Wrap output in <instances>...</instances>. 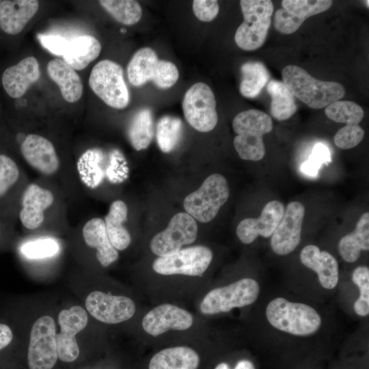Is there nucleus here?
Listing matches in <instances>:
<instances>
[{"instance_id": "obj_1", "label": "nucleus", "mask_w": 369, "mask_h": 369, "mask_svg": "<svg viewBox=\"0 0 369 369\" xmlns=\"http://www.w3.org/2000/svg\"><path fill=\"white\" fill-rule=\"evenodd\" d=\"M10 308L19 324L23 342L26 345L28 368L53 369L58 360L57 303L38 302L29 310L24 303H12Z\"/></svg>"}, {"instance_id": "obj_2", "label": "nucleus", "mask_w": 369, "mask_h": 369, "mask_svg": "<svg viewBox=\"0 0 369 369\" xmlns=\"http://www.w3.org/2000/svg\"><path fill=\"white\" fill-rule=\"evenodd\" d=\"M72 290L90 317L103 327H115L138 316L132 295L105 282H72Z\"/></svg>"}, {"instance_id": "obj_3", "label": "nucleus", "mask_w": 369, "mask_h": 369, "mask_svg": "<svg viewBox=\"0 0 369 369\" xmlns=\"http://www.w3.org/2000/svg\"><path fill=\"white\" fill-rule=\"evenodd\" d=\"M57 348L58 360L67 364L77 361L81 344L85 339H104L103 327L94 321L77 301L57 304Z\"/></svg>"}, {"instance_id": "obj_4", "label": "nucleus", "mask_w": 369, "mask_h": 369, "mask_svg": "<svg viewBox=\"0 0 369 369\" xmlns=\"http://www.w3.org/2000/svg\"><path fill=\"white\" fill-rule=\"evenodd\" d=\"M139 329L148 339H184L196 333L198 318L178 303L163 301L138 318Z\"/></svg>"}, {"instance_id": "obj_5", "label": "nucleus", "mask_w": 369, "mask_h": 369, "mask_svg": "<svg viewBox=\"0 0 369 369\" xmlns=\"http://www.w3.org/2000/svg\"><path fill=\"white\" fill-rule=\"evenodd\" d=\"M283 83L295 96L312 109H322L339 100L345 94L343 85L335 81H325L312 77L295 65L284 67Z\"/></svg>"}, {"instance_id": "obj_6", "label": "nucleus", "mask_w": 369, "mask_h": 369, "mask_svg": "<svg viewBox=\"0 0 369 369\" xmlns=\"http://www.w3.org/2000/svg\"><path fill=\"white\" fill-rule=\"evenodd\" d=\"M260 292L258 283L249 277L242 278L228 285L212 288L197 299L200 316H212L226 313L254 303Z\"/></svg>"}, {"instance_id": "obj_7", "label": "nucleus", "mask_w": 369, "mask_h": 369, "mask_svg": "<svg viewBox=\"0 0 369 369\" xmlns=\"http://www.w3.org/2000/svg\"><path fill=\"white\" fill-rule=\"evenodd\" d=\"M266 317L274 328L298 336L314 333L322 323L320 316L312 307L282 297L275 298L269 303Z\"/></svg>"}, {"instance_id": "obj_8", "label": "nucleus", "mask_w": 369, "mask_h": 369, "mask_svg": "<svg viewBox=\"0 0 369 369\" xmlns=\"http://www.w3.org/2000/svg\"><path fill=\"white\" fill-rule=\"evenodd\" d=\"M234 146L241 159L258 161L265 155L262 137L273 129L271 118L258 109H249L238 113L232 121Z\"/></svg>"}, {"instance_id": "obj_9", "label": "nucleus", "mask_w": 369, "mask_h": 369, "mask_svg": "<svg viewBox=\"0 0 369 369\" xmlns=\"http://www.w3.org/2000/svg\"><path fill=\"white\" fill-rule=\"evenodd\" d=\"M213 258L212 250L205 245L182 248L166 256L157 257L152 270L163 278L200 279L208 270Z\"/></svg>"}, {"instance_id": "obj_10", "label": "nucleus", "mask_w": 369, "mask_h": 369, "mask_svg": "<svg viewBox=\"0 0 369 369\" xmlns=\"http://www.w3.org/2000/svg\"><path fill=\"white\" fill-rule=\"evenodd\" d=\"M127 75L134 86L139 87L152 81L157 87L167 89L176 83L179 72L174 63L159 59L152 49L144 47L136 51L130 60Z\"/></svg>"}, {"instance_id": "obj_11", "label": "nucleus", "mask_w": 369, "mask_h": 369, "mask_svg": "<svg viewBox=\"0 0 369 369\" xmlns=\"http://www.w3.org/2000/svg\"><path fill=\"white\" fill-rule=\"evenodd\" d=\"M240 6L244 20L236 31L234 41L243 50H256L267 37L273 4L270 0H241Z\"/></svg>"}, {"instance_id": "obj_12", "label": "nucleus", "mask_w": 369, "mask_h": 369, "mask_svg": "<svg viewBox=\"0 0 369 369\" xmlns=\"http://www.w3.org/2000/svg\"><path fill=\"white\" fill-rule=\"evenodd\" d=\"M229 195V187L225 177L219 174H213L205 179L197 190L184 198V208L195 219L208 223L216 217Z\"/></svg>"}, {"instance_id": "obj_13", "label": "nucleus", "mask_w": 369, "mask_h": 369, "mask_svg": "<svg viewBox=\"0 0 369 369\" xmlns=\"http://www.w3.org/2000/svg\"><path fill=\"white\" fill-rule=\"evenodd\" d=\"M89 85L94 94L112 108L124 109L129 103L123 69L113 61L103 59L98 62L91 71Z\"/></svg>"}, {"instance_id": "obj_14", "label": "nucleus", "mask_w": 369, "mask_h": 369, "mask_svg": "<svg viewBox=\"0 0 369 369\" xmlns=\"http://www.w3.org/2000/svg\"><path fill=\"white\" fill-rule=\"evenodd\" d=\"M182 110L187 122L200 132H209L217 124L215 95L204 83H196L186 92L182 100Z\"/></svg>"}, {"instance_id": "obj_15", "label": "nucleus", "mask_w": 369, "mask_h": 369, "mask_svg": "<svg viewBox=\"0 0 369 369\" xmlns=\"http://www.w3.org/2000/svg\"><path fill=\"white\" fill-rule=\"evenodd\" d=\"M195 219L187 213L172 217L167 227L154 235L150 241L151 251L157 257L173 254L183 246L193 243L197 236Z\"/></svg>"}, {"instance_id": "obj_16", "label": "nucleus", "mask_w": 369, "mask_h": 369, "mask_svg": "<svg viewBox=\"0 0 369 369\" xmlns=\"http://www.w3.org/2000/svg\"><path fill=\"white\" fill-rule=\"evenodd\" d=\"M305 213V206L298 201L287 205L281 221L271 235V247L275 254L288 255L299 245Z\"/></svg>"}, {"instance_id": "obj_17", "label": "nucleus", "mask_w": 369, "mask_h": 369, "mask_svg": "<svg viewBox=\"0 0 369 369\" xmlns=\"http://www.w3.org/2000/svg\"><path fill=\"white\" fill-rule=\"evenodd\" d=\"M331 0H284L274 15V27L283 34L295 33L308 18L327 10Z\"/></svg>"}, {"instance_id": "obj_18", "label": "nucleus", "mask_w": 369, "mask_h": 369, "mask_svg": "<svg viewBox=\"0 0 369 369\" xmlns=\"http://www.w3.org/2000/svg\"><path fill=\"white\" fill-rule=\"evenodd\" d=\"M284 213V204L277 200L269 202L258 218H246L237 226L236 233L244 244L253 243L258 236H271Z\"/></svg>"}, {"instance_id": "obj_19", "label": "nucleus", "mask_w": 369, "mask_h": 369, "mask_svg": "<svg viewBox=\"0 0 369 369\" xmlns=\"http://www.w3.org/2000/svg\"><path fill=\"white\" fill-rule=\"evenodd\" d=\"M21 153L32 167L44 175H52L59 169V161L53 144L36 134L27 135L20 146Z\"/></svg>"}, {"instance_id": "obj_20", "label": "nucleus", "mask_w": 369, "mask_h": 369, "mask_svg": "<svg viewBox=\"0 0 369 369\" xmlns=\"http://www.w3.org/2000/svg\"><path fill=\"white\" fill-rule=\"evenodd\" d=\"M200 364L201 355L191 344H176L157 351L148 369H198Z\"/></svg>"}, {"instance_id": "obj_21", "label": "nucleus", "mask_w": 369, "mask_h": 369, "mask_svg": "<svg viewBox=\"0 0 369 369\" xmlns=\"http://www.w3.org/2000/svg\"><path fill=\"white\" fill-rule=\"evenodd\" d=\"M54 202L53 193L38 184H31L22 197L19 218L23 226L28 230L39 228L44 220V210Z\"/></svg>"}, {"instance_id": "obj_22", "label": "nucleus", "mask_w": 369, "mask_h": 369, "mask_svg": "<svg viewBox=\"0 0 369 369\" xmlns=\"http://www.w3.org/2000/svg\"><path fill=\"white\" fill-rule=\"evenodd\" d=\"M40 76L38 60L34 57L29 56L5 69L2 74V85L8 96L18 98L39 79Z\"/></svg>"}, {"instance_id": "obj_23", "label": "nucleus", "mask_w": 369, "mask_h": 369, "mask_svg": "<svg viewBox=\"0 0 369 369\" xmlns=\"http://www.w3.org/2000/svg\"><path fill=\"white\" fill-rule=\"evenodd\" d=\"M302 264L318 275L320 285L326 289L334 288L338 282V264L328 251H320L314 245H308L300 254Z\"/></svg>"}, {"instance_id": "obj_24", "label": "nucleus", "mask_w": 369, "mask_h": 369, "mask_svg": "<svg viewBox=\"0 0 369 369\" xmlns=\"http://www.w3.org/2000/svg\"><path fill=\"white\" fill-rule=\"evenodd\" d=\"M85 245L95 250L99 264L107 268L119 258V252L113 247L107 234L104 220L96 217L88 221L82 230Z\"/></svg>"}, {"instance_id": "obj_25", "label": "nucleus", "mask_w": 369, "mask_h": 369, "mask_svg": "<svg viewBox=\"0 0 369 369\" xmlns=\"http://www.w3.org/2000/svg\"><path fill=\"white\" fill-rule=\"evenodd\" d=\"M39 2L36 0H5L0 2V28L10 35L19 33L36 14Z\"/></svg>"}, {"instance_id": "obj_26", "label": "nucleus", "mask_w": 369, "mask_h": 369, "mask_svg": "<svg viewBox=\"0 0 369 369\" xmlns=\"http://www.w3.org/2000/svg\"><path fill=\"white\" fill-rule=\"evenodd\" d=\"M47 72L50 78L59 86L63 98L68 102L78 101L83 94V83L76 71L59 58L49 61Z\"/></svg>"}, {"instance_id": "obj_27", "label": "nucleus", "mask_w": 369, "mask_h": 369, "mask_svg": "<svg viewBox=\"0 0 369 369\" xmlns=\"http://www.w3.org/2000/svg\"><path fill=\"white\" fill-rule=\"evenodd\" d=\"M101 51L100 42L94 36L83 35L68 41L63 60L74 70L86 68Z\"/></svg>"}, {"instance_id": "obj_28", "label": "nucleus", "mask_w": 369, "mask_h": 369, "mask_svg": "<svg viewBox=\"0 0 369 369\" xmlns=\"http://www.w3.org/2000/svg\"><path fill=\"white\" fill-rule=\"evenodd\" d=\"M127 215L126 204L122 200H115L111 203L104 221L109 240L118 251L126 249L131 243V234L123 226Z\"/></svg>"}, {"instance_id": "obj_29", "label": "nucleus", "mask_w": 369, "mask_h": 369, "mask_svg": "<svg viewBox=\"0 0 369 369\" xmlns=\"http://www.w3.org/2000/svg\"><path fill=\"white\" fill-rule=\"evenodd\" d=\"M369 249V213H364L356 223L353 232L344 236L338 243V251L347 262L358 260L361 250Z\"/></svg>"}, {"instance_id": "obj_30", "label": "nucleus", "mask_w": 369, "mask_h": 369, "mask_svg": "<svg viewBox=\"0 0 369 369\" xmlns=\"http://www.w3.org/2000/svg\"><path fill=\"white\" fill-rule=\"evenodd\" d=\"M267 92L271 97V114L278 121L292 117L297 111L295 97L282 81L271 80L267 84Z\"/></svg>"}, {"instance_id": "obj_31", "label": "nucleus", "mask_w": 369, "mask_h": 369, "mask_svg": "<svg viewBox=\"0 0 369 369\" xmlns=\"http://www.w3.org/2000/svg\"><path fill=\"white\" fill-rule=\"evenodd\" d=\"M154 134V120L151 111L144 108L137 111L128 128V137L136 150L147 148Z\"/></svg>"}, {"instance_id": "obj_32", "label": "nucleus", "mask_w": 369, "mask_h": 369, "mask_svg": "<svg viewBox=\"0 0 369 369\" xmlns=\"http://www.w3.org/2000/svg\"><path fill=\"white\" fill-rule=\"evenodd\" d=\"M242 80L240 92L246 98H255L267 83L270 75L265 66L259 62H249L241 67Z\"/></svg>"}, {"instance_id": "obj_33", "label": "nucleus", "mask_w": 369, "mask_h": 369, "mask_svg": "<svg viewBox=\"0 0 369 369\" xmlns=\"http://www.w3.org/2000/svg\"><path fill=\"white\" fill-rule=\"evenodd\" d=\"M182 133V122L178 118L165 115L156 124V138L157 144L163 152L168 153L178 146Z\"/></svg>"}, {"instance_id": "obj_34", "label": "nucleus", "mask_w": 369, "mask_h": 369, "mask_svg": "<svg viewBox=\"0 0 369 369\" xmlns=\"http://www.w3.org/2000/svg\"><path fill=\"white\" fill-rule=\"evenodd\" d=\"M100 4L117 21L126 25L137 23L142 16V8L133 0H101Z\"/></svg>"}, {"instance_id": "obj_35", "label": "nucleus", "mask_w": 369, "mask_h": 369, "mask_svg": "<svg viewBox=\"0 0 369 369\" xmlns=\"http://www.w3.org/2000/svg\"><path fill=\"white\" fill-rule=\"evenodd\" d=\"M23 342L20 326L10 308L0 314V356Z\"/></svg>"}, {"instance_id": "obj_36", "label": "nucleus", "mask_w": 369, "mask_h": 369, "mask_svg": "<svg viewBox=\"0 0 369 369\" xmlns=\"http://www.w3.org/2000/svg\"><path fill=\"white\" fill-rule=\"evenodd\" d=\"M325 113L329 119L346 124H359L364 115L362 107L350 100L333 102L325 107Z\"/></svg>"}, {"instance_id": "obj_37", "label": "nucleus", "mask_w": 369, "mask_h": 369, "mask_svg": "<svg viewBox=\"0 0 369 369\" xmlns=\"http://www.w3.org/2000/svg\"><path fill=\"white\" fill-rule=\"evenodd\" d=\"M59 245L51 238H42L24 243L20 253L24 258L31 260H40L52 258L59 253Z\"/></svg>"}, {"instance_id": "obj_38", "label": "nucleus", "mask_w": 369, "mask_h": 369, "mask_svg": "<svg viewBox=\"0 0 369 369\" xmlns=\"http://www.w3.org/2000/svg\"><path fill=\"white\" fill-rule=\"evenodd\" d=\"M352 280L359 290V296L354 303L355 312L361 316L369 314V269L366 266H357L353 272Z\"/></svg>"}, {"instance_id": "obj_39", "label": "nucleus", "mask_w": 369, "mask_h": 369, "mask_svg": "<svg viewBox=\"0 0 369 369\" xmlns=\"http://www.w3.org/2000/svg\"><path fill=\"white\" fill-rule=\"evenodd\" d=\"M364 135V129L359 124H346L335 134L333 141L338 148L348 150L357 146Z\"/></svg>"}, {"instance_id": "obj_40", "label": "nucleus", "mask_w": 369, "mask_h": 369, "mask_svg": "<svg viewBox=\"0 0 369 369\" xmlns=\"http://www.w3.org/2000/svg\"><path fill=\"white\" fill-rule=\"evenodd\" d=\"M19 177V169L14 160L0 154V198L14 185Z\"/></svg>"}, {"instance_id": "obj_41", "label": "nucleus", "mask_w": 369, "mask_h": 369, "mask_svg": "<svg viewBox=\"0 0 369 369\" xmlns=\"http://www.w3.org/2000/svg\"><path fill=\"white\" fill-rule=\"evenodd\" d=\"M192 7L195 16L203 22L213 20L219 10L218 1L215 0H195Z\"/></svg>"}, {"instance_id": "obj_42", "label": "nucleus", "mask_w": 369, "mask_h": 369, "mask_svg": "<svg viewBox=\"0 0 369 369\" xmlns=\"http://www.w3.org/2000/svg\"><path fill=\"white\" fill-rule=\"evenodd\" d=\"M38 38L44 48L59 56H63L69 41L58 35L38 34Z\"/></svg>"}, {"instance_id": "obj_43", "label": "nucleus", "mask_w": 369, "mask_h": 369, "mask_svg": "<svg viewBox=\"0 0 369 369\" xmlns=\"http://www.w3.org/2000/svg\"><path fill=\"white\" fill-rule=\"evenodd\" d=\"M309 161L318 167H320L323 163L330 162V152L328 148L320 143L316 144L313 148Z\"/></svg>"}, {"instance_id": "obj_44", "label": "nucleus", "mask_w": 369, "mask_h": 369, "mask_svg": "<svg viewBox=\"0 0 369 369\" xmlns=\"http://www.w3.org/2000/svg\"><path fill=\"white\" fill-rule=\"evenodd\" d=\"M319 168L309 160L304 162L301 165V171L310 176H316Z\"/></svg>"}, {"instance_id": "obj_45", "label": "nucleus", "mask_w": 369, "mask_h": 369, "mask_svg": "<svg viewBox=\"0 0 369 369\" xmlns=\"http://www.w3.org/2000/svg\"><path fill=\"white\" fill-rule=\"evenodd\" d=\"M234 369H256L252 362L247 359H242L237 362Z\"/></svg>"}, {"instance_id": "obj_46", "label": "nucleus", "mask_w": 369, "mask_h": 369, "mask_svg": "<svg viewBox=\"0 0 369 369\" xmlns=\"http://www.w3.org/2000/svg\"><path fill=\"white\" fill-rule=\"evenodd\" d=\"M214 369H230L227 363L221 362L217 364Z\"/></svg>"}, {"instance_id": "obj_47", "label": "nucleus", "mask_w": 369, "mask_h": 369, "mask_svg": "<svg viewBox=\"0 0 369 369\" xmlns=\"http://www.w3.org/2000/svg\"><path fill=\"white\" fill-rule=\"evenodd\" d=\"M121 31H122V32H125V31H125V29H121Z\"/></svg>"}, {"instance_id": "obj_48", "label": "nucleus", "mask_w": 369, "mask_h": 369, "mask_svg": "<svg viewBox=\"0 0 369 369\" xmlns=\"http://www.w3.org/2000/svg\"><path fill=\"white\" fill-rule=\"evenodd\" d=\"M0 236H1V229H0Z\"/></svg>"}, {"instance_id": "obj_49", "label": "nucleus", "mask_w": 369, "mask_h": 369, "mask_svg": "<svg viewBox=\"0 0 369 369\" xmlns=\"http://www.w3.org/2000/svg\"><path fill=\"white\" fill-rule=\"evenodd\" d=\"M1 2V1H0Z\"/></svg>"}]
</instances>
